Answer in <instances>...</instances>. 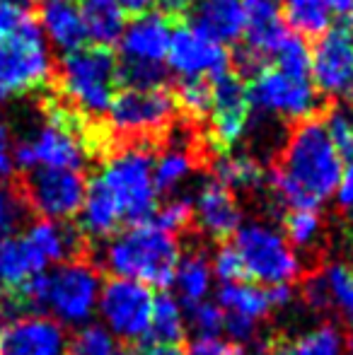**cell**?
<instances>
[{"mask_svg": "<svg viewBox=\"0 0 353 355\" xmlns=\"http://www.w3.org/2000/svg\"><path fill=\"white\" fill-rule=\"evenodd\" d=\"M344 157L334 148L322 119H305L288 136L268 189L288 211L317 208L336 193Z\"/></svg>", "mask_w": 353, "mask_h": 355, "instance_id": "1", "label": "cell"}, {"mask_svg": "<svg viewBox=\"0 0 353 355\" xmlns=\"http://www.w3.org/2000/svg\"><path fill=\"white\" fill-rule=\"evenodd\" d=\"M179 259L177 237L155 223L131 225L114 234L104 249V266L114 278H128L160 290H167L175 281Z\"/></svg>", "mask_w": 353, "mask_h": 355, "instance_id": "2", "label": "cell"}, {"mask_svg": "<svg viewBox=\"0 0 353 355\" xmlns=\"http://www.w3.org/2000/svg\"><path fill=\"white\" fill-rule=\"evenodd\" d=\"M63 97L80 116H102L112 109L119 87V61L104 46L78 49L63 56L58 66Z\"/></svg>", "mask_w": 353, "mask_h": 355, "instance_id": "3", "label": "cell"}, {"mask_svg": "<svg viewBox=\"0 0 353 355\" xmlns=\"http://www.w3.org/2000/svg\"><path fill=\"white\" fill-rule=\"evenodd\" d=\"M87 157L85 136L76 114L58 104L46 107V121L12 148V159L24 172L32 169H80Z\"/></svg>", "mask_w": 353, "mask_h": 355, "instance_id": "4", "label": "cell"}, {"mask_svg": "<svg viewBox=\"0 0 353 355\" xmlns=\"http://www.w3.org/2000/svg\"><path fill=\"white\" fill-rule=\"evenodd\" d=\"M53 75L46 37L34 19L0 39V104L42 89Z\"/></svg>", "mask_w": 353, "mask_h": 355, "instance_id": "5", "label": "cell"}, {"mask_svg": "<svg viewBox=\"0 0 353 355\" xmlns=\"http://www.w3.org/2000/svg\"><path fill=\"white\" fill-rule=\"evenodd\" d=\"M99 179L112 191L123 223H150L157 213L153 155L143 145H128L121 153H114L99 172Z\"/></svg>", "mask_w": 353, "mask_h": 355, "instance_id": "6", "label": "cell"}, {"mask_svg": "<svg viewBox=\"0 0 353 355\" xmlns=\"http://www.w3.org/2000/svg\"><path fill=\"white\" fill-rule=\"evenodd\" d=\"M242 263H245L247 281H257L266 288L273 285H291L300 278V259L293 252L288 239L266 223L240 225L235 232V244Z\"/></svg>", "mask_w": 353, "mask_h": 355, "instance_id": "7", "label": "cell"}, {"mask_svg": "<svg viewBox=\"0 0 353 355\" xmlns=\"http://www.w3.org/2000/svg\"><path fill=\"white\" fill-rule=\"evenodd\" d=\"M44 309L63 324H83L94 312L102 278L87 259H78L61 263L53 273H44Z\"/></svg>", "mask_w": 353, "mask_h": 355, "instance_id": "8", "label": "cell"}, {"mask_svg": "<svg viewBox=\"0 0 353 355\" xmlns=\"http://www.w3.org/2000/svg\"><path fill=\"white\" fill-rule=\"evenodd\" d=\"M247 92L252 107L273 116L305 121L320 109V94L310 78L283 73L278 68H264L257 73Z\"/></svg>", "mask_w": 353, "mask_h": 355, "instance_id": "9", "label": "cell"}, {"mask_svg": "<svg viewBox=\"0 0 353 355\" xmlns=\"http://www.w3.org/2000/svg\"><path fill=\"white\" fill-rule=\"evenodd\" d=\"M85 187L87 182L80 169H32L19 182L29 211L58 223H66L80 213Z\"/></svg>", "mask_w": 353, "mask_h": 355, "instance_id": "10", "label": "cell"}, {"mask_svg": "<svg viewBox=\"0 0 353 355\" xmlns=\"http://www.w3.org/2000/svg\"><path fill=\"white\" fill-rule=\"evenodd\" d=\"M99 312L109 331L123 341L146 338L150 329L155 295L148 285L128 278H112L99 293Z\"/></svg>", "mask_w": 353, "mask_h": 355, "instance_id": "11", "label": "cell"}, {"mask_svg": "<svg viewBox=\"0 0 353 355\" xmlns=\"http://www.w3.org/2000/svg\"><path fill=\"white\" fill-rule=\"evenodd\" d=\"M175 97L167 89H126L114 99L109 123L119 136L141 138L165 131L175 119Z\"/></svg>", "mask_w": 353, "mask_h": 355, "instance_id": "12", "label": "cell"}, {"mask_svg": "<svg viewBox=\"0 0 353 355\" xmlns=\"http://www.w3.org/2000/svg\"><path fill=\"white\" fill-rule=\"evenodd\" d=\"M310 73L320 92L353 102V29L334 27L317 37Z\"/></svg>", "mask_w": 353, "mask_h": 355, "instance_id": "13", "label": "cell"}, {"mask_svg": "<svg viewBox=\"0 0 353 355\" xmlns=\"http://www.w3.org/2000/svg\"><path fill=\"white\" fill-rule=\"evenodd\" d=\"M252 102L247 85L240 75L223 73L213 80V99H211V138L221 150L235 145L250 128Z\"/></svg>", "mask_w": 353, "mask_h": 355, "instance_id": "14", "label": "cell"}, {"mask_svg": "<svg viewBox=\"0 0 353 355\" xmlns=\"http://www.w3.org/2000/svg\"><path fill=\"white\" fill-rule=\"evenodd\" d=\"M167 63L182 78H206L216 80L227 73L230 56L223 49V44L203 37L193 27H179L170 37L167 49Z\"/></svg>", "mask_w": 353, "mask_h": 355, "instance_id": "15", "label": "cell"}, {"mask_svg": "<svg viewBox=\"0 0 353 355\" xmlns=\"http://www.w3.org/2000/svg\"><path fill=\"white\" fill-rule=\"evenodd\" d=\"M68 338L56 319L27 314L0 331V355H66Z\"/></svg>", "mask_w": 353, "mask_h": 355, "instance_id": "16", "label": "cell"}, {"mask_svg": "<svg viewBox=\"0 0 353 355\" xmlns=\"http://www.w3.org/2000/svg\"><path fill=\"white\" fill-rule=\"evenodd\" d=\"M172 29L165 15L143 12L126 24L121 39V63L126 66H165Z\"/></svg>", "mask_w": 353, "mask_h": 355, "instance_id": "17", "label": "cell"}, {"mask_svg": "<svg viewBox=\"0 0 353 355\" xmlns=\"http://www.w3.org/2000/svg\"><path fill=\"white\" fill-rule=\"evenodd\" d=\"M193 206V218H196V225L206 237L211 239H230L232 234L240 227V206L235 201V193L230 189H225L218 182H208L198 189L196 201Z\"/></svg>", "mask_w": 353, "mask_h": 355, "instance_id": "18", "label": "cell"}, {"mask_svg": "<svg viewBox=\"0 0 353 355\" xmlns=\"http://www.w3.org/2000/svg\"><path fill=\"white\" fill-rule=\"evenodd\" d=\"M305 297L317 309H334L353 331V263L336 261L305 283Z\"/></svg>", "mask_w": 353, "mask_h": 355, "instance_id": "19", "label": "cell"}, {"mask_svg": "<svg viewBox=\"0 0 353 355\" xmlns=\"http://www.w3.org/2000/svg\"><path fill=\"white\" fill-rule=\"evenodd\" d=\"M191 27L218 44H232L245 34V5L240 0H193Z\"/></svg>", "mask_w": 353, "mask_h": 355, "instance_id": "20", "label": "cell"}, {"mask_svg": "<svg viewBox=\"0 0 353 355\" xmlns=\"http://www.w3.org/2000/svg\"><path fill=\"white\" fill-rule=\"evenodd\" d=\"M24 237L39 249L44 259L53 263H66L85 259V234L58 220H37L27 227Z\"/></svg>", "mask_w": 353, "mask_h": 355, "instance_id": "21", "label": "cell"}, {"mask_svg": "<svg viewBox=\"0 0 353 355\" xmlns=\"http://www.w3.org/2000/svg\"><path fill=\"white\" fill-rule=\"evenodd\" d=\"M42 32L63 53L78 51L85 46L87 32L83 24V15L73 0H46L42 8Z\"/></svg>", "mask_w": 353, "mask_h": 355, "instance_id": "22", "label": "cell"}, {"mask_svg": "<svg viewBox=\"0 0 353 355\" xmlns=\"http://www.w3.org/2000/svg\"><path fill=\"white\" fill-rule=\"evenodd\" d=\"M121 223L117 201L97 174L85 187V198L80 206V232L92 239H107L117 234Z\"/></svg>", "mask_w": 353, "mask_h": 355, "instance_id": "23", "label": "cell"}, {"mask_svg": "<svg viewBox=\"0 0 353 355\" xmlns=\"http://www.w3.org/2000/svg\"><path fill=\"white\" fill-rule=\"evenodd\" d=\"M46 259L24 234L19 237H0V278L3 293L19 288L37 273H44Z\"/></svg>", "mask_w": 353, "mask_h": 355, "instance_id": "24", "label": "cell"}, {"mask_svg": "<svg viewBox=\"0 0 353 355\" xmlns=\"http://www.w3.org/2000/svg\"><path fill=\"white\" fill-rule=\"evenodd\" d=\"M78 8H80L87 39H92L97 46L109 49L121 39L126 29V12L114 0H83Z\"/></svg>", "mask_w": 353, "mask_h": 355, "instance_id": "25", "label": "cell"}, {"mask_svg": "<svg viewBox=\"0 0 353 355\" xmlns=\"http://www.w3.org/2000/svg\"><path fill=\"white\" fill-rule=\"evenodd\" d=\"M218 307L225 314H235V317H245L252 322H261L266 314L273 309L271 297H268V288H259L255 283H221L218 290Z\"/></svg>", "mask_w": 353, "mask_h": 355, "instance_id": "26", "label": "cell"}, {"mask_svg": "<svg viewBox=\"0 0 353 355\" xmlns=\"http://www.w3.org/2000/svg\"><path fill=\"white\" fill-rule=\"evenodd\" d=\"M196 167V150L189 143H172L160 153V157L153 159V182L157 193L175 191L182 182L191 177Z\"/></svg>", "mask_w": 353, "mask_h": 355, "instance_id": "27", "label": "cell"}, {"mask_svg": "<svg viewBox=\"0 0 353 355\" xmlns=\"http://www.w3.org/2000/svg\"><path fill=\"white\" fill-rule=\"evenodd\" d=\"M268 355H344V336L325 324L295 338H278L268 346Z\"/></svg>", "mask_w": 353, "mask_h": 355, "instance_id": "28", "label": "cell"}, {"mask_svg": "<svg viewBox=\"0 0 353 355\" xmlns=\"http://www.w3.org/2000/svg\"><path fill=\"white\" fill-rule=\"evenodd\" d=\"M211 276L213 271L208 259L201 252H191L189 257L179 259L172 285L177 288L182 302L187 307H191V304H198L206 300L208 290H211Z\"/></svg>", "mask_w": 353, "mask_h": 355, "instance_id": "29", "label": "cell"}, {"mask_svg": "<svg viewBox=\"0 0 353 355\" xmlns=\"http://www.w3.org/2000/svg\"><path fill=\"white\" fill-rule=\"evenodd\" d=\"M187 334V324H184V314L179 307V300L172 297L170 293L155 295V304H153V317L150 329L146 334L148 343H170L179 346Z\"/></svg>", "mask_w": 353, "mask_h": 355, "instance_id": "30", "label": "cell"}, {"mask_svg": "<svg viewBox=\"0 0 353 355\" xmlns=\"http://www.w3.org/2000/svg\"><path fill=\"white\" fill-rule=\"evenodd\" d=\"M213 174H216V182L230 189V191H235V189L252 191V189H259L264 184V169L250 155L223 153L213 162Z\"/></svg>", "mask_w": 353, "mask_h": 355, "instance_id": "31", "label": "cell"}, {"mask_svg": "<svg viewBox=\"0 0 353 355\" xmlns=\"http://www.w3.org/2000/svg\"><path fill=\"white\" fill-rule=\"evenodd\" d=\"M286 19L302 37H320L329 29V0H281Z\"/></svg>", "mask_w": 353, "mask_h": 355, "instance_id": "32", "label": "cell"}, {"mask_svg": "<svg viewBox=\"0 0 353 355\" xmlns=\"http://www.w3.org/2000/svg\"><path fill=\"white\" fill-rule=\"evenodd\" d=\"M66 355H131V348L123 346L109 329L87 324L78 329L76 336L68 341Z\"/></svg>", "mask_w": 353, "mask_h": 355, "instance_id": "33", "label": "cell"}, {"mask_svg": "<svg viewBox=\"0 0 353 355\" xmlns=\"http://www.w3.org/2000/svg\"><path fill=\"white\" fill-rule=\"evenodd\" d=\"M29 203L19 184L0 182V237H15L29 218Z\"/></svg>", "mask_w": 353, "mask_h": 355, "instance_id": "34", "label": "cell"}, {"mask_svg": "<svg viewBox=\"0 0 353 355\" xmlns=\"http://www.w3.org/2000/svg\"><path fill=\"white\" fill-rule=\"evenodd\" d=\"M175 104L182 107V112L187 116L203 119L211 112V99H213V80L206 78H182V83L177 85Z\"/></svg>", "mask_w": 353, "mask_h": 355, "instance_id": "35", "label": "cell"}, {"mask_svg": "<svg viewBox=\"0 0 353 355\" xmlns=\"http://www.w3.org/2000/svg\"><path fill=\"white\" fill-rule=\"evenodd\" d=\"M283 230H286L288 244L295 247H312L322 234V215L317 208H298V211H288L283 218Z\"/></svg>", "mask_w": 353, "mask_h": 355, "instance_id": "36", "label": "cell"}, {"mask_svg": "<svg viewBox=\"0 0 353 355\" xmlns=\"http://www.w3.org/2000/svg\"><path fill=\"white\" fill-rule=\"evenodd\" d=\"M273 58H276L278 71L300 75V78H310V49H307L302 37L288 34L281 42V46L276 49Z\"/></svg>", "mask_w": 353, "mask_h": 355, "instance_id": "37", "label": "cell"}, {"mask_svg": "<svg viewBox=\"0 0 353 355\" xmlns=\"http://www.w3.org/2000/svg\"><path fill=\"white\" fill-rule=\"evenodd\" d=\"M325 126L341 157H353V102L332 109Z\"/></svg>", "mask_w": 353, "mask_h": 355, "instance_id": "38", "label": "cell"}, {"mask_svg": "<svg viewBox=\"0 0 353 355\" xmlns=\"http://www.w3.org/2000/svg\"><path fill=\"white\" fill-rule=\"evenodd\" d=\"M189 324L196 338H218V334L225 329V314L218 304L203 300L189 307Z\"/></svg>", "mask_w": 353, "mask_h": 355, "instance_id": "39", "label": "cell"}, {"mask_svg": "<svg viewBox=\"0 0 353 355\" xmlns=\"http://www.w3.org/2000/svg\"><path fill=\"white\" fill-rule=\"evenodd\" d=\"M193 220V206L191 198H175L167 206H162L160 211L155 213V225L167 232L177 234L187 227L189 223Z\"/></svg>", "mask_w": 353, "mask_h": 355, "instance_id": "40", "label": "cell"}, {"mask_svg": "<svg viewBox=\"0 0 353 355\" xmlns=\"http://www.w3.org/2000/svg\"><path fill=\"white\" fill-rule=\"evenodd\" d=\"M211 271L221 278V283H240L247 281V273H245V263H242L240 254L232 244H223L218 249L216 259H213V266Z\"/></svg>", "mask_w": 353, "mask_h": 355, "instance_id": "41", "label": "cell"}, {"mask_svg": "<svg viewBox=\"0 0 353 355\" xmlns=\"http://www.w3.org/2000/svg\"><path fill=\"white\" fill-rule=\"evenodd\" d=\"M29 19H34L32 15H29V8L10 3V0H0V39L19 32Z\"/></svg>", "mask_w": 353, "mask_h": 355, "instance_id": "42", "label": "cell"}, {"mask_svg": "<svg viewBox=\"0 0 353 355\" xmlns=\"http://www.w3.org/2000/svg\"><path fill=\"white\" fill-rule=\"evenodd\" d=\"M184 355H247L237 343H225L221 338H196L189 343Z\"/></svg>", "mask_w": 353, "mask_h": 355, "instance_id": "43", "label": "cell"}, {"mask_svg": "<svg viewBox=\"0 0 353 355\" xmlns=\"http://www.w3.org/2000/svg\"><path fill=\"white\" fill-rule=\"evenodd\" d=\"M15 169L12 159V138H10L8 123L0 119V182H8V177Z\"/></svg>", "mask_w": 353, "mask_h": 355, "instance_id": "44", "label": "cell"}, {"mask_svg": "<svg viewBox=\"0 0 353 355\" xmlns=\"http://www.w3.org/2000/svg\"><path fill=\"white\" fill-rule=\"evenodd\" d=\"M245 5L247 22L261 17H276L278 15V0H240Z\"/></svg>", "mask_w": 353, "mask_h": 355, "instance_id": "45", "label": "cell"}, {"mask_svg": "<svg viewBox=\"0 0 353 355\" xmlns=\"http://www.w3.org/2000/svg\"><path fill=\"white\" fill-rule=\"evenodd\" d=\"M336 196H339L341 206H353V157H349V164L341 169L339 187H336Z\"/></svg>", "mask_w": 353, "mask_h": 355, "instance_id": "46", "label": "cell"}, {"mask_svg": "<svg viewBox=\"0 0 353 355\" xmlns=\"http://www.w3.org/2000/svg\"><path fill=\"white\" fill-rule=\"evenodd\" d=\"M131 355H184L179 351V346H170V343H141L138 348H133Z\"/></svg>", "mask_w": 353, "mask_h": 355, "instance_id": "47", "label": "cell"}, {"mask_svg": "<svg viewBox=\"0 0 353 355\" xmlns=\"http://www.w3.org/2000/svg\"><path fill=\"white\" fill-rule=\"evenodd\" d=\"M114 3H117L119 8L123 10V12L143 15V12H148L153 5H157V0H114Z\"/></svg>", "mask_w": 353, "mask_h": 355, "instance_id": "48", "label": "cell"}, {"mask_svg": "<svg viewBox=\"0 0 353 355\" xmlns=\"http://www.w3.org/2000/svg\"><path fill=\"white\" fill-rule=\"evenodd\" d=\"M165 15H184L193 5V0H157Z\"/></svg>", "mask_w": 353, "mask_h": 355, "instance_id": "49", "label": "cell"}, {"mask_svg": "<svg viewBox=\"0 0 353 355\" xmlns=\"http://www.w3.org/2000/svg\"><path fill=\"white\" fill-rule=\"evenodd\" d=\"M332 12L341 15L346 19H353V0H329Z\"/></svg>", "mask_w": 353, "mask_h": 355, "instance_id": "50", "label": "cell"}, {"mask_svg": "<svg viewBox=\"0 0 353 355\" xmlns=\"http://www.w3.org/2000/svg\"><path fill=\"white\" fill-rule=\"evenodd\" d=\"M344 230H346V239H349V244L353 247V206H349V213H346Z\"/></svg>", "mask_w": 353, "mask_h": 355, "instance_id": "51", "label": "cell"}, {"mask_svg": "<svg viewBox=\"0 0 353 355\" xmlns=\"http://www.w3.org/2000/svg\"><path fill=\"white\" fill-rule=\"evenodd\" d=\"M10 3H17V5H24V8H29V3H32V0H10Z\"/></svg>", "mask_w": 353, "mask_h": 355, "instance_id": "52", "label": "cell"}, {"mask_svg": "<svg viewBox=\"0 0 353 355\" xmlns=\"http://www.w3.org/2000/svg\"><path fill=\"white\" fill-rule=\"evenodd\" d=\"M346 355H353V341H351V346H349V353H346Z\"/></svg>", "mask_w": 353, "mask_h": 355, "instance_id": "53", "label": "cell"}]
</instances>
